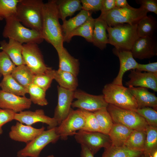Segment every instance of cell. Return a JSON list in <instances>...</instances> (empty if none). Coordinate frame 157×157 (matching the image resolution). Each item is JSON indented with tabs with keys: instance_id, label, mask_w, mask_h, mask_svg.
I'll return each instance as SVG.
<instances>
[{
	"instance_id": "obj_1",
	"label": "cell",
	"mask_w": 157,
	"mask_h": 157,
	"mask_svg": "<svg viewBox=\"0 0 157 157\" xmlns=\"http://www.w3.org/2000/svg\"><path fill=\"white\" fill-rule=\"evenodd\" d=\"M42 23L41 34L44 40L52 45L57 53L62 51L64 37L60 24L56 0L44 3L42 7Z\"/></svg>"
},
{
	"instance_id": "obj_2",
	"label": "cell",
	"mask_w": 157,
	"mask_h": 157,
	"mask_svg": "<svg viewBox=\"0 0 157 157\" xmlns=\"http://www.w3.org/2000/svg\"><path fill=\"white\" fill-rule=\"evenodd\" d=\"M43 3L41 0H19L15 17L26 27L41 33Z\"/></svg>"
},
{
	"instance_id": "obj_3",
	"label": "cell",
	"mask_w": 157,
	"mask_h": 157,
	"mask_svg": "<svg viewBox=\"0 0 157 157\" xmlns=\"http://www.w3.org/2000/svg\"><path fill=\"white\" fill-rule=\"evenodd\" d=\"M5 20L2 33L3 37L13 39L22 44L29 43L38 44L44 40L40 32L24 26L15 16L6 18Z\"/></svg>"
},
{
	"instance_id": "obj_4",
	"label": "cell",
	"mask_w": 157,
	"mask_h": 157,
	"mask_svg": "<svg viewBox=\"0 0 157 157\" xmlns=\"http://www.w3.org/2000/svg\"><path fill=\"white\" fill-rule=\"evenodd\" d=\"M137 24H120L112 27L108 26L106 30L109 44L117 49L131 51L134 43L139 38Z\"/></svg>"
},
{
	"instance_id": "obj_5",
	"label": "cell",
	"mask_w": 157,
	"mask_h": 157,
	"mask_svg": "<svg viewBox=\"0 0 157 157\" xmlns=\"http://www.w3.org/2000/svg\"><path fill=\"white\" fill-rule=\"evenodd\" d=\"M148 12L141 6L138 8L127 6L118 8L103 14L99 17L104 20L108 26L112 27L120 24H137L142 18L147 15Z\"/></svg>"
},
{
	"instance_id": "obj_6",
	"label": "cell",
	"mask_w": 157,
	"mask_h": 157,
	"mask_svg": "<svg viewBox=\"0 0 157 157\" xmlns=\"http://www.w3.org/2000/svg\"><path fill=\"white\" fill-rule=\"evenodd\" d=\"M102 93L105 101L108 104L133 111L138 108L134 96L128 88L123 85L107 84L104 86Z\"/></svg>"
},
{
	"instance_id": "obj_7",
	"label": "cell",
	"mask_w": 157,
	"mask_h": 157,
	"mask_svg": "<svg viewBox=\"0 0 157 157\" xmlns=\"http://www.w3.org/2000/svg\"><path fill=\"white\" fill-rule=\"evenodd\" d=\"M107 109L114 123L120 124L137 131H146L149 126L144 119L135 111L109 104Z\"/></svg>"
},
{
	"instance_id": "obj_8",
	"label": "cell",
	"mask_w": 157,
	"mask_h": 157,
	"mask_svg": "<svg viewBox=\"0 0 157 157\" xmlns=\"http://www.w3.org/2000/svg\"><path fill=\"white\" fill-rule=\"evenodd\" d=\"M44 130L33 139L27 143L17 153L18 157H39L42 150L50 143H55L60 138L55 128Z\"/></svg>"
},
{
	"instance_id": "obj_9",
	"label": "cell",
	"mask_w": 157,
	"mask_h": 157,
	"mask_svg": "<svg viewBox=\"0 0 157 157\" xmlns=\"http://www.w3.org/2000/svg\"><path fill=\"white\" fill-rule=\"evenodd\" d=\"M38 44L34 43L23 44L22 55L25 64L34 75L44 73L52 69L45 63Z\"/></svg>"
},
{
	"instance_id": "obj_10",
	"label": "cell",
	"mask_w": 157,
	"mask_h": 157,
	"mask_svg": "<svg viewBox=\"0 0 157 157\" xmlns=\"http://www.w3.org/2000/svg\"><path fill=\"white\" fill-rule=\"evenodd\" d=\"M74 135L76 142L88 148L94 155L101 148H105L111 145L108 135L100 132L81 130Z\"/></svg>"
},
{
	"instance_id": "obj_11",
	"label": "cell",
	"mask_w": 157,
	"mask_h": 157,
	"mask_svg": "<svg viewBox=\"0 0 157 157\" xmlns=\"http://www.w3.org/2000/svg\"><path fill=\"white\" fill-rule=\"evenodd\" d=\"M85 125L84 117L81 110L72 109L68 115L55 128L57 134L62 140H67L76 131L83 130Z\"/></svg>"
},
{
	"instance_id": "obj_12",
	"label": "cell",
	"mask_w": 157,
	"mask_h": 157,
	"mask_svg": "<svg viewBox=\"0 0 157 157\" xmlns=\"http://www.w3.org/2000/svg\"><path fill=\"white\" fill-rule=\"evenodd\" d=\"M74 98L76 100L72 102V107L92 112L106 108L108 105L103 94H91L81 90L74 91Z\"/></svg>"
},
{
	"instance_id": "obj_13",
	"label": "cell",
	"mask_w": 157,
	"mask_h": 157,
	"mask_svg": "<svg viewBox=\"0 0 157 157\" xmlns=\"http://www.w3.org/2000/svg\"><path fill=\"white\" fill-rule=\"evenodd\" d=\"M131 51L134 58L149 59L157 55V42L154 36L139 37L134 43Z\"/></svg>"
},
{
	"instance_id": "obj_14",
	"label": "cell",
	"mask_w": 157,
	"mask_h": 157,
	"mask_svg": "<svg viewBox=\"0 0 157 157\" xmlns=\"http://www.w3.org/2000/svg\"><path fill=\"white\" fill-rule=\"evenodd\" d=\"M14 120L29 126L39 122L45 123L48 125V129L55 128L58 125L53 117L46 115L44 110L42 109H38L34 111L26 110L15 113Z\"/></svg>"
},
{
	"instance_id": "obj_15",
	"label": "cell",
	"mask_w": 157,
	"mask_h": 157,
	"mask_svg": "<svg viewBox=\"0 0 157 157\" xmlns=\"http://www.w3.org/2000/svg\"><path fill=\"white\" fill-rule=\"evenodd\" d=\"M57 91L58 103L54 110L53 117L58 125L72 109V104L74 99V92L65 89L58 85L57 86Z\"/></svg>"
},
{
	"instance_id": "obj_16",
	"label": "cell",
	"mask_w": 157,
	"mask_h": 157,
	"mask_svg": "<svg viewBox=\"0 0 157 157\" xmlns=\"http://www.w3.org/2000/svg\"><path fill=\"white\" fill-rule=\"evenodd\" d=\"M32 102L25 96H20L0 90V108L8 109L15 113L29 108Z\"/></svg>"
},
{
	"instance_id": "obj_17",
	"label": "cell",
	"mask_w": 157,
	"mask_h": 157,
	"mask_svg": "<svg viewBox=\"0 0 157 157\" xmlns=\"http://www.w3.org/2000/svg\"><path fill=\"white\" fill-rule=\"evenodd\" d=\"M113 53L117 56L120 63V67L118 74L112 83L123 85V78L127 71L135 69L138 64L133 56L130 50L117 49L114 48Z\"/></svg>"
},
{
	"instance_id": "obj_18",
	"label": "cell",
	"mask_w": 157,
	"mask_h": 157,
	"mask_svg": "<svg viewBox=\"0 0 157 157\" xmlns=\"http://www.w3.org/2000/svg\"><path fill=\"white\" fill-rule=\"evenodd\" d=\"M128 77L129 80L125 84L128 87H143L157 92V75L135 69L131 70Z\"/></svg>"
},
{
	"instance_id": "obj_19",
	"label": "cell",
	"mask_w": 157,
	"mask_h": 157,
	"mask_svg": "<svg viewBox=\"0 0 157 157\" xmlns=\"http://www.w3.org/2000/svg\"><path fill=\"white\" fill-rule=\"evenodd\" d=\"M45 129L42 126L37 129L31 126L24 125L19 122L13 125L9 133V137L16 141L28 143L33 139Z\"/></svg>"
},
{
	"instance_id": "obj_20",
	"label": "cell",
	"mask_w": 157,
	"mask_h": 157,
	"mask_svg": "<svg viewBox=\"0 0 157 157\" xmlns=\"http://www.w3.org/2000/svg\"><path fill=\"white\" fill-rule=\"evenodd\" d=\"M128 88L136 99L138 108L150 107L156 110L157 97L148 88L140 87H128Z\"/></svg>"
},
{
	"instance_id": "obj_21",
	"label": "cell",
	"mask_w": 157,
	"mask_h": 157,
	"mask_svg": "<svg viewBox=\"0 0 157 157\" xmlns=\"http://www.w3.org/2000/svg\"><path fill=\"white\" fill-rule=\"evenodd\" d=\"M8 42L3 40L0 42V49L5 52L14 64L17 66L25 65L22 55L23 44L12 39Z\"/></svg>"
},
{
	"instance_id": "obj_22",
	"label": "cell",
	"mask_w": 157,
	"mask_h": 157,
	"mask_svg": "<svg viewBox=\"0 0 157 157\" xmlns=\"http://www.w3.org/2000/svg\"><path fill=\"white\" fill-rule=\"evenodd\" d=\"M108 25L103 19L99 17L94 19V28L92 43L101 50H103L109 44L106 33Z\"/></svg>"
},
{
	"instance_id": "obj_23",
	"label": "cell",
	"mask_w": 157,
	"mask_h": 157,
	"mask_svg": "<svg viewBox=\"0 0 157 157\" xmlns=\"http://www.w3.org/2000/svg\"><path fill=\"white\" fill-rule=\"evenodd\" d=\"M58 54L59 60L58 69L70 72L77 76L79 71V60L72 56L64 47Z\"/></svg>"
},
{
	"instance_id": "obj_24",
	"label": "cell",
	"mask_w": 157,
	"mask_h": 157,
	"mask_svg": "<svg viewBox=\"0 0 157 157\" xmlns=\"http://www.w3.org/2000/svg\"><path fill=\"white\" fill-rule=\"evenodd\" d=\"M92 14L91 12L82 10L75 17L63 21L61 28L64 40L70 33L85 22Z\"/></svg>"
},
{
	"instance_id": "obj_25",
	"label": "cell",
	"mask_w": 157,
	"mask_h": 157,
	"mask_svg": "<svg viewBox=\"0 0 157 157\" xmlns=\"http://www.w3.org/2000/svg\"><path fill=\"white\" fill-rule=\"evenodd\" d=\"M59 18L63 22L69 16L71 17L76 11L82 10V5L79 0H56Z\"/></svg>"
},
{
	"instance_id": "obj_26",
	"label": "cell",
	"mask_w": 157,
	"mask_h": 157,
	"mask_svg": "<svg viewBox=\"0 0 157 157\" xmlns=\"http://www.w3.org/2000/svg\"><path fill=\"white\" fill-rule=\"evenodd\" d=\"M133 130L122 124L114 123L108 135L114 146H123L130 133Z\"/></svg>"
},
{
	"instance_id": "obj_27",
	"label": "cell",
	"mask_w": 157,
	"mask_h": 157,
	"mask_svg": "<svg viewBox=\"0 0 157 157\" xmlns=\"http://www.w3.org/2000/svg\"><path fill=\"white\" fill-rule=\"evenodd\" d=\"M54 79L60 87L74 92L78 85L77 76L72 74L59 69L55 70Z\"/></svg>"
},
{
	"instance_id": "obj_28",
	"label": "cell",
	"mask_w": 157,
	"mask_h": 157,
	"mask_svg": "<svg viewBox=\"0 0 157 157\" xmlns=\"http://www.w3.org/2000/svg\"><path fill=\"white\" fill-rule=\"evenodd\" d=\"M157 28L156 18L151 15L144 17L137 24V31L139 37L154 35Z\"/></svg>"
},
{
	"instance_id": "obj_29",
	"label": "cell",
	"mask_w": 157,
	"mask_h": 157,
	"mask_svg": "<svg viewBox=\"0 0 157 157\" xmlns=\"http://www.w3.org/2000/svg\"><path fill=\"white\" fill-rule=\"evenodd\" d=\"M94 19L91 16L83 24L70 33L64 39V42H70L72 38L75 36L84 38L88 42L92 43L94 28Z\"/></svg>"
},
{
	"instance_id": "obj_30",
	"label": "cell",
	"mask_w": 157,
	"mask_h": 157,
	"mask_svg": "<svg viewBox=\"0 0 157 157\" xmlns=\"http://www.w3.org/2000/svg\"><path fill=\"white\" fill-rule=\"evenodd\" d=\"M0 82V88L2 90L7 93L24 97L27 93V90L19 84L11 74L3 76Z\"/></svg>"
},
{
	"instance_id": "obj_31",
	"label": "cell",
	"mask_w": 157,
	"mask_h": 157,
	"mask_svg": "<svg viewBox=\"0 0 157 157\" xmlns=\"http://www.w3.org/2000/svg\"><path fill=\"white\" fill-rule=\"evenodd\" d=\"M104 149L101 157H140L143 155L142 152L124 145L116 147L111 145Z\"/></svg>"
},
{
	"instance_id": "obj_32",
	"label": "cell",
	"mask_w": 157,
	"mask_h": 157,
	"mask_svg": "<svg viewBox=\"0 0 157 157\" xmlns=\"http://www.w3.org/2000/svg\"><path fill=\"white\" fill-rule=\"evenodd\" d=\"M11 74L19 84L26 89L29 85L32 83L34 75L24 65L16 67Z\"/></svg>"
},
{
	"instance_id": "obj_33",
	"label": "cell",
	"mask_w": 157,
	"mask_h": 157,
	"mask_svg": "<svg viewBox=\"0 0 157 157\" xmlns=\"http://www.w3.org/2000/svg\"><path fill=\"white\" fill-rule=\"evenodd\" d=\"M146 135V131L133 130L124 145L132 149L143 152Z\"/></svg>"
},
{
	"instance_id": "obj_34",
	"label": "cell",
	"mask_w": 157,
	"mask_h": 157,
	"mask_svg": "<svg viewBox=\"0 0 157 157\" xmlns=\"http://www.w3.org/2000/svg\"><path fill=\"white\" fill-rule=\"evenodd\" d=\"M98 121L99 132L108 135L114 123L106 108H104L93 112Z\"/></svg>"
},
{
	"instance_id": "obj_35",
	"label": "cell",
	"mask_w": 157,
	"mask_h": 157,
	"mask_svg": "<svg viewBox=\"0 0 157 157\" xmlns=\"http://www.w3.org/2000/svg\"><path fill=\"white\" fill-rule=\"evenodd\" d=\"M146 131V135L143 155L144 157H150L152 154L157 149V128L148 126Z\"/></svg>"
},
{
	"instance_id": "obj_36",
	"label": "cell",
	"mask_w": 157,
	"mask_h": 157,
	"mask_svg": "<svg viewBox=\"0 0 157 157\" xmlns=\"http://www.w3.org/2000/svg\"><path fill=\"white\" fill-rule=\"evenodd\" d=\"M27 90L32 102L41 106L48 104V102L46 98V91L33 83L29 85Z\"/></svg>"
},
{
	"instance_id": "obj_37",
	"label": "cell",
	"mask_w": 157,
	"mask_h": 157,
	"mask_svg": "<svg viewBox=\"0 0 157 157\" xmlns=\"http://www.w3.org/2000/svg\"><path fill=\"white\" fill-rule=\"evenodd\" d=\"M55 72V70L51 69L44 73L34 75L32 83L46 91L54 79Z\"/></svg>"
},
{
	"instance_id": "obj_38",
	"label": "cell",
	"mask_w": 157,
	"mask_h": 157,
	"mask_svg": "<svg viewBox=\"0 0 157 157\" xmlns=\"http://www.w3.org/2000/svg\"><path fill=\"white\" fill-rule=\"evenodd\" d=\"M19 0H0V17L5 19L15 16Z\"/></svg>"
},
{
	"instance_id": "obj_39",
	"label": "cell",
	"mask_w": 157,
	"mask_h": 157,
	"mask_svg": "<svg viewBox=\"0 0 157 157\" xmlns=\"http://www.w3.org/2000/svg\"><path fill=\"white\" fill-rule=\"evenodd\" d=\"M143 117L149 126L157 128V112L150 107L138 108L135 111Z\"/></svg>"
},
{
	"instance_id": "obj_40",
	"label": "cell",
	"mask_w": 157,
	"mask_h": 157,
	"mask_svg": "<svg viewBox=\"0 0 157 157\" xmlns=\"http://www.w3.org/2000/svg\"><path fill=\"white\" fill-rule=\"evenodd\" d=\"M80 110L85 121V126L83 130L91 132H100L98 122L94 113Z\"/></svg>"
},
{
	"instance_id": "obj_41",
	"label": "cell",
	"mask_w": 157,
	"mask_h": 157,
	"mask_svg": "<svg viewBox=\"0 0 157 157\" xmlns=\"http://www.w3.org/2000/svg\"><path fill=\"white\" fill-rule=\"evenodd\" d=\"M16 65L4 51H0V74L3 76L11 74Z\"/></svg>"
},
{
	"instance_id": "obj_42",
	"label": "cell",
	"mask_w": 157,
	"mask_h": 157,
	"mask_svg": "<svg viewBox=\"0 0 157 157\" xmlns=\"http://www.w3.org/2000/svg\"><path fill=\"white\" fill-rule=\"evenodd\" d=\"M102 0H81L82 10L92 13L100 10Z\"/></svg>"
},
{
	"instance_id": "obj_43",
	"label": "cell",
	"mask_w": 157,
	"mask_h": 157,
	"mask_svg": "<svg viewBox=\"0 0 157 157\" xmlns=\"http://www.w3.org/2000/svg\"><path fill=\"white\" fill-rule=\"evenodd\" d=\"M15 113L11 110L0 108V135L3 133L2 126L8 122L14 120Z\"/></svg>"
},
{
	"instance_id": "obj_44",
	"label": "cell",
	"mask_w": 157,
	"mask_h": 157,
	"mask_svg": "<svg viewBox=\"0 0 157 157\" xmlns=\"http://www.w3.org/2000/svg\"><path fill=\"white\" fill-rule=\"evenodd\" d=\"M135 1L148 12H152L157 14V0H136Z\"/></svg>"
},
{
	"instance_id": "obj_45",
	"label": "cell",
	"mask_w": 157,
	"mask_h": 157,
	"mask_svg": "<svg viewBox=\"0 0 157 157\" xmlns=\"http://www.w3.org/2000/svg\"><path fill=\"white\" fill-rule=\"evenodd\" d=\"M135 70L141 72L144 71L157 75V62L147 64L138 63Z\"/></svg>"
},
{
	"instance_id": "obj_46",
	"label": "cell",
	"mask_w": 157,
	"mask_h": 157,
	"mask_svg": "<svg viewBox=\"0 0 157 157\" xmlns=\"http://www.w3.org/2000/svg\"><path fill=\"white\" fill-rule=\"evenodd\" d=\"M115 7V0H102L100 10L101 14L108 12Z\"/></svg>"
},
{
	"instance_id": "obj_47",
	"label": "cell",
	"mask_w": 157,
	"mask_h": 157,
	"mask_svg": "<svg viewBox=\"0 0 157 157\" xmlns=\"http://www.w3.org/2000/svg\"><path fill=\"white\" fill-rule=\"evenodd\" d=\"M80 157H94V155L85 146L81 145Z\"/></svg>"
},
{
	"instance_id": "obj_48",
	"label": "cell",
	"mask_w": 157,
	"mask_h": 157,
	"mask_svg": "<svg viewBox=\"0 0 157 157\" xmlns=\"http://www.w3.org/2000/svg\"><path fill=\"white\" fill-rule=\"evenodd\" d=\"M115 5L116 7L121 8L127 6L129 5L126 0H115Z\"/></svg>"
},
{
	"instance_id": "obj_49",
	"label": "cell",
	"mask_w": 157,
	"mask_h": 157,
	"mask_svg": "<svg viewBox=\"0 0 157 157\" xmlns=\"http://www.w3.org/2000/svg\"><path fill=\"white\" fill-rule=\"evenodd\" d=\"M150 157H157V149L155 150L152 154Z\"/></svg>"
},
{
	"instance_id": "obj_50",
	"label": "cell",
	"mask_w": 157,
	"mask_h": 157,
	"mask_svg": "<svg viewBox=\"0 0 157 157\" xmlns=\"http://www.w3.org/2000/svg\"><path fill=\"white\" fill-rule=\"evenodd\" d=\"M45 157H54V156L53 155H51L48 156H46Z\"/></svg>"
},
{
	"instance_id": "obj_51",
	"label": "cell",
	"mask_w": 157,
	"mask_h": 157,
	"mask_svg": "<svg viewBox=\"0 0 157 157\" xmlns=\"http://www.w3.org/2000/svg\"><path fill=\"white\" fill-rule=\"evenodd\" d=\"M3 19L2 18H1V17H0V20H2Z\"/></svg>"
},
{
	"instance_id": "obj_52",
	"label": "cell",
	"mask_w": 157,
	"mask_h": 157,
	"mask_svg": "<svg viewBox=\"0 0 157 157\" xmlns=\"http://www.w3.org/2000/svg\"><path fill=\"white\" fill-rule=\"evenodd\" d=\"M140 157H144L143 155H142L141 156H140Z\"/></svg>"
},
{
	"instance_id": "obj_53",
	"label": "cell",
	"mask_w": 157,
	"mask_h": 157,
	"mask_svg": "<svg viewBox=\"0 0 157 157\" xmlns=\"http://www.w3.org/2000/svg\"><path fill=\"white\" fill-rule=\"evenodd\" d=\"M1 75L0 74V77H1Z\"/></svg>"
}]
</instances>
